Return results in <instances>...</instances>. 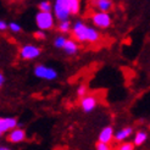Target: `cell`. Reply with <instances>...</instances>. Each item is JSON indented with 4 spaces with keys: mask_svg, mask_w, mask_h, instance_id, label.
Wrapping results in <instances>:
<instances>
[{
    "mask_svg": "<svg viewBox=\"0 0 150 150\" xmlns=\"http://www.w3.org/2000/svg\"><path fill=\"white\" fill-rule=\"evenodd\" d=\"M91 20L94 27L99 28V29H106L111 26L112 23V18L109 15V12L105 11H95L91 15Z\"/></svg>",
    "mask_w": 150,
    "mask_h": 150,
    "instance_id": "cell-3",
    "label": "cell"
},
{
    "mask_svg": "<svg viewBox=\"0 0 150 150\" xmlns=\"http://www.w3.org/2000/svg\"><path fill=\"white\" fill-rule=\"evenodd\" d=\"M95 149L96 150H109L110 149V145L108 143H103V142H98L95 145Z\"/></svg>",
    "mask_w": 150,
    "mask_h": 150,
    "instance_id": "cell-21",
    "label": "cell"
},
{
    "mask_svg": "<svg viewBox=\"0 0 150 150\" xmlns=\"http://www.w3.org/2000/svg\"><path fill=\"white\" fill-rule=\"evenodd\" d=\"M1 134H3V133H1V131H0V136H1Z\"/></svg>",
    "mask_w": 150,
    "mask_h": 150,
    "instance_id": "cell-27",
    "label": "cell"
},
{
    "mask_svg": "<svg viewBox=\"0 0 150 150\" xmlns=\"http://www.w3.org/2000/svg\"><path fill=\"white\" fill-rule=\"evenodd\" d=\"M39 11H51L52 10V5L49 0H44V1H40L39 5Z\"/></svg>",
    "mask_w": 150,
    "mask_h": 150,
    "instance_id": "cell-18",
    "label": "cell"
},
{
    "mask_svg": "<svg viewBox=\"0 0 150 150\" xmlns=\"http://www.w3.org/2000/svg\"><path fill=\"white\" fill-rule=\"evenodd\" d=\"M149 128H150V125H149Z\"/></svg>",
    "mask_w": 150,
    "mask_h": 150,
    "instance_id": "cell-28",
    "label": "cell"
},
{
    "mask_svg": "<svg viewBox=\"0 0 150 150\" xmlns=\"http://www.w3.org/2000/svg\"><path fill=\"white\" fill-rule=\"evenodd\" d=\"M52 13L57 21H65L69 20L70 17V9L67 6L66 0H55L54 5H52Z\"/></svg>",
    "mask_w": 150,
    "mask_h": 150,
    "instance_id": "cell-4",
    "label": "cell"
},
{
    "mask_svg": "<svg viewBox=\"0 0 150 150\" xmlns=\"http://www.w3.org/2000/svg\"><path fill=\"white\" fill-rule=\"evenodd\" d=\"M132 133H133V128H132V127H125V128L120 129L118 132H116L114 134V139L116 142H125Z\"/></svg>",
    "mask_w": 150,
    "mask_h": 150,
    "instance_id": "cell-13",
    "label": "cell"
},
{
    "mask_svg": "<svg viewBox=\"0 0 150 150\" xmlns=\"http://www.w3.org/2000/svg\"><path fill=\"white\" fill-rule=\"evenodd\" d=\"M34 76L38 77L40 79H45V81H54L57 78V72L55 69L45 65H37L34 67Z\"/></svg>",
    "mask_w": 150,
    "mask_h": 150,
    "instance_id": "cell-5",
    "label": "cell"
},
{
    "mask_svg": "<svg viewBox=\"0 0 150 150\" xmlns=\"http://www.w3.org/2000/svg\"><path fill=\"white\" fill-rule=\"evenodd\" d=\"M4 82H5V77H4V74L3 73H0V87H1L4 84Z\"/></svg>",
    "mask_w": 150,
    "mask_h": 150,
    "instance_id": "cell-25",
    "label": "cell"
},
{
    "mask_svg": "<svg viewBox=\"0 0 150 150\" xmlns=\"http://www.w3.org/2000/svg\"><path fill=\"white\" fill-rule=\"evenodd\" d=\"M10 29L11 32H13V33H18V32H21V26L17 23V22H11V23H9V27H7Z\"/></svg>",
    "mask_w": 150,
    "mask_h": 150,
    "instance_id": "cell-20",
    "label": "cell"
},
{
    "mask_svg": "<svg viewBox=\"0 0 150 150\" xmlns=\"http://www.w3.org/2000/svg\"><path fill=\"white\" fill-rule=\"evenodd\" d=\"M148 139V134L146 132L144 131H139L136 133V136H134V139H133V144L134 146H140V145H143L145 142Z\"/></svg>",
    "mask_w": 150,
    "mask_h": 150,
    "instance_id": "cell-14",
    "label": "cell"
},
{
    "mask_svg": "<svg viewBox=\"0 0 150 150\" xmlns=\"http://www.w3.org/2000/svg\"><path fill=\"white\" fill-rule=\"evenodd\" d=\"M26 139V132L21 128H17V127H15V128L10 129L9 131V134H7V140L11 142V143H21V142H23Z\"/></svg>",
    "mask_w": 150,
    "mask_h": 150,
    "instance_id": "cell-8",
    "label": "cell"
},
{
    "mask_svg": "<svg viewBox=\"0 0 150 150\" xmlns=\"http://www.w3.org/2000/svg\"><path fill=\"white\" fill-rule=\"evenodd\" d=\"M71 15H77L81 11V0H66Z\"/></svg>",
    "mask_w": 150,
    "mask_h": 150,
    "instance_id": "cell-15",
    "label": "cell"
},
{
    "mask_svg": "<svg viewBox=\"0 0 150 150\" xmlns=\"http://www.w3.org/2000/svg\"><path fill=\"white\" fill-rule=\"evenodd\" d=\"M71 27H72V25H71V22H70L69 20H65V21H59L57 29L60 31V33L65 34V33H69V32H71Z\"/></svg>",
    "mask_w": 150,
    "mask_h": 150,
    "instance_id": "cell-16",
    "label": "cell"
},
{
    "mask_svg": "<svg viewBox=\"0 0 150 150\" xmlns=\"http://www.w3.org/2000/svg\"><path fill=\"white\" fill-rule=\"evenodd\" d=\"M18 122L15 117H4V118H0V131L1 133L5 132H9L10 129L17 127Z\"/></svg>",
    "mask_w": 150,
    "mask_h": 150,
    "instance_id": "cell-10",
    "label": "cell"
},
{
    "mask_svg": "<svg viewBox=\"0 0 150 150\" xmlns=\"http://www.w3.org/2000/svg\"><path fill=\"white\" fill-rule=\"evenodd\" d=\"M114 128L111 126H106L100 131L99 133V137H98V140L99 142H103V143H111V140L114 139Z\"/></svg>",
    "mask_w": 150,
    "mask_h": 150,
    "instance_id": "cell-11",
    "label": "cell"
},
{
    "mask_svg": "<svg viewBox=\"0 0 150 150\" xmlns=\"http://www.w3.org/2000/svg\"><path fill=\"white\" fill-rule=\"evenodd\" d=\"M120 150H133L134 149V144L132 143H122L118 148Z\"/></svg>",
    "mask_w": 150,
    "mask_h": 150,
    "instance_id": "cell-22",
    "label": "cell"
},
{
    "mask_svg": "<svg viewBox=\"0 0 150 150\" xmlns=\"http://www.w3.org/2000/svg\"><path fill=\"white\" fill-rule=\"evenodd\" d=\"M88 94V89H87V86L84 84H81L78 88H77V95L79 96V98H82V96H84Z\"/></svg>",
    "mask_w": 150,
    "mask_h": 150,
    "instance_id": "cell-19",
    "label": "cell"
},
{
    "mask_svg": "<svg viewBox=\"0 0 150 150\" xmlns=\"http://www.w3.org/2000/svg\"><path fill=\"white\" fill-rule=\"evenodd\" d=\"M0 150H9V148H6V146H0Z\"/></svg>",
    "mask_w": 150,
    "mask_h": 150,
    "instance_id": "cell-26",
    "label": "cell"
},
{
    "mask_svg": "<svg viewBox=\"0 0 150 150\" xmlns=\"http://www.w3.org/2000/svg\"><path fill=\"white\" fill-rule=\"evenodd\" d=\"M34 37L37 39H39V40H43V39H45V31H42V29H39V31H37L34 33Z\"/></svg>",
    "mask_w": 150,
    "mask_h": 150,
    "instance_id": "cell-23",
    "label": "cell"
},
{
    "mask_svg": "<svg viewBox=\"0 0 150 150\" xmlns=\"http://www.w3.org/2000/svg\"><path fill=\"white\" fill-rule=\"evenodd\" d=\"M40 48L33 44H26L20 49V56L23 60H34L37 57H39L40 55Z\"/></svg>",
    "mask_w": 150,
    "mask_h": 150,
    "instance_id": "cell-6",
    "label": "cell"
},
{
    "mask_svg": "<svg viewBox=\"0 0 150 150\" xmlns=\"http://www.w3.org/2000/svg\"><path fill=\"white\" fill-rule=\"evenodd\" d=\"M73 39L79 43H96L100 40V33L94 27L86 25L84 22L77 21L71 27Z\"/></svg>",
    "mask_w": 150,
    "mask_h": 150,
    "instance_id": "cell-1",
    "label": "cell"
},
{
    "mask_svg": "<svg viewBox=\"0 0 150 150\" xmlns=\"http://www.w3.org/2000/svg\"><path fill=\"white\" fill-rule=\"evenodd\" d=\"M7 27H9V25L6 23L5 21H3V20H0V31L1 32H4V31H6L7 29Z\"/></svg>",
    "mask_w": 150,
    "mask_h": 150,
    "instance_id": "cell-24",
    "label": "cell"
},
{
    "mask_svg": "<svg viewBox=\"0 0 150 150\" xmlns=\"http://www.w3.org/2000/svg\"><path fill=\"white\" fill-rule=\"evenodd\" d=\"M91 4L94 7V10L105 12H109L112 9V5H114L112 0H92Z\"/></svg>",
    "mask_w": 150,
    "mask_h": 150,
    "instance_id": "cell-9",
    "label": "cell"
},
{
    "mask_svg": "<svg viewBox=\"0 0 150 150\" xmlns=\"http://www.w3.org/2000/svg\"><path fill=\"white\" fill-rule=\"evenodd\" d=\"M66 37L65 35H59V37H56V38L54 39V47L55 48H57V49H62V47L65 45V42H66Z\"/></svg>",
    "mask_w": 150,
    "mask_h": 150,
    "instance_id": "cell-17",
    "label": "cell"
},
{
    "mask_svg": "<svg viewBox=\"0 0 150 150\" xmlns=\"http://www.w3.org/2000/svg\"><path fill=\"white\" fill-rule=\"evenodd\" d=\"M78 44H77V40L76 39H66L65 42V45L62 47V50L66 52L67 55H74L78 52Z\"/></svg>",
    "mask_w": 150,
    "mask_h": 150,
    "instance_id": "cell-12",
    "label": "cell"
},
{
    "mask_svg": "<svg viewBox=\"0 0 150 150\" xmlns=\"http://www.w3.org/2000/svg\"><path fill=\"white\" fill-rule=\"evenodd\" d=\"M96 105H98V99H96L94 95L87 94L81 98V108L84 112H87V114L92 112L96 108Z\"/></svg>",
    "mask_w": 150,
    "mask_h": 150,
    "instance_id": "cell-7",
    "label": "cell"
},
{
    "mask_svg": "<svg viewBox=\"0 0 150 150\" xmlns=\"http://www.w3.org/2000/svg\"><path fill=\"white\" fill-rule=\"evenodd\" d=\"M55 16L51 11H39L35 15V25L42 31H49L55 26Z\"/></svg>",
    "mask_w": 150,
    "mask_h": 150,
    "instance_id": "cell-2",
    "label": "cell"
}]
</instances>
